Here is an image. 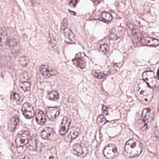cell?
I'll list each match as a JSON object with an SVG mask.
<instances>
[{"label": "cell", "mask_w": 159, "mask_h": 159, "mask_svg": "<svg viewBox=\"0 0 159 159\" xmlns=\"http://www.w3.org/2000/svg\"><path fill=\"white\" fill-rule=\"evenodd\" d=\"M48 98L50 100L56 101L59 98V94L56 91H53L48 94Z\"/></svg>", "instance_id": "24"}, {"label": "cell", "mask_w": 159, "mask_h": 159, "mask_svg": "<svg viewBox=\"0 0 159 159\" xmlns=\"http://www.w3.org/2000/svg\"><path fill=\"white\" fill-rule=\"evenodd\" d=\"M73 152L74 154L79 157H83L88 153V149L85 145L76 144L73 146Z\"/></svg>", "instance_id": "5"}, {"label": "cell", "mask_w": 159, "mask_h": 159, "mask_svg": "<svg viewBox=\"0 0 159 159\" xmlns=\"http://www.w3.org/2000/svg\"><path fill=\"white\" fill-rule=\"evenodd\" d=\"M93 76L95 78L98 79H102V78H105L106 76V75L103 73L97 72H94L93 74Z\"/></svg>", "instance_id": "30"}, {"label": "cell", "mask_w": 159, "mask_h": 159, "mask_svg": "<svg viewBox=\"0 0 159 159\" xmlns=\"http://www.w3.org/2000/svg\"><path fill=\"white\" fill-rule=\"evenodd\" d=\"M20 87L24 91H28L31 88V84L28 82H22L20 83Z\"/></svg>", "instance_id": "25"}, {"label": "cell", "mask_w": 159, "mask_h": 159, "mask_svg": "<svg viewBox=\"0 0 159 159\" xmlns=\"http://www.w3.org/2000/svg\"><path fill=\"white\" fill-rule=\"evenodd\" d=\"M19 122V118L18 117H13L10 119L8 123V128L10 131H14L16 129Z\"/></svg>", "instance_id": "19"}, {"label": "cell", "mask_w": 159, "mask_h": 159, "mask_svg": "<svg viewBox=\"0 0 159 159\" xmlns=\"http://www.w3.org/2000/svg\"><path fill=\"white\" fill-rule=\"evenodd\" d=\"M144 80L152 88L155 87L156 84V80L154 73L151 71H147L143 73Z\"/></svg>", "instance_id": "6"}, {"label": "cell", "mask_w": 159, "mask_h": 159, "mask_svg": "<svg viewBox=\"0 0 159 159\" xmlns=\"http://www.w3.org/2000/svg\"><path fill=\"white\" fill-rule=\"evenodd\" d=\"M48 41L52 49L53 50H57L58 49L57 41L53 34V32L50 29L48 35Z\"/></svg>", "instance_id": "15"}, {"label": "cell", "mask_w": 159, "mask_h": 159, "mask_svg": "<svg viewBox=\"0 0 159 159\" xmlns=\"http://www.w3.org/2000/svg\"><path fill=\"white\" fill-rule=\"evenodd\" d=\"M36 137L33 136L30 140H29V148L31 150L34 151L37 148V144H36Z\"/></svg>", "instance_id": "23"}, {"label": "cell", "mask_w": 159, "mask_h": 159, "mask_svg": "<svg viewBox=\"0 0 159 159\" xmlns=\"http://www.w3.org/2000/svg\"><path fill=\"white\" fill-rule=\"evenodd\" d=\"M73 64L77 67L81 69H84L86 67V60L83 56H76L73 60Z\"/></svg>", "instance_id": "17"}, {"label": "cell", "mask_w": 159, "mask_h": 159, "mask_svg": "<svg viewBox=\"0 0 159 159\" xmlns=\"http://www.w3.org/2000/svg\"><path fill=\"white\" fill-rule=\"evenodd\" d=\"M45 158L50 159H57V153H56V150L55 148L53 147L47 151Z\"/></svg>", "instance_id": "22"}, {"label": "cell", "mask_w": 159, "mask_h": 159, "mask_svg": "<svg viewBox=\"0 0 159 159\" xmlns=\"http://www.w3.org/2000/svg\"><path fill=\"white\" fill-rule=\"evenodd\" d=\"M4 35L3 31L0 29V46L3 45L4 40Z\"/></svg>", "instance_id": "34"}, {"label": "cell", "mask_w": 159, "mask_h": 159, "mask_svg": "<svg viewBox=\"0 0 159 159\" xmlns=\"http://www.w3.org/2000/svg\"><path fill=\"white\" fill-rule=\"evenodd\" d=\"M107 120L104 117L103 115H101L99 116L97 118V124L100 126H102L105 125L107 123Z\"/></svg>", "instance_id": "27"}, {"label": "cell", "mask_w": 159, "mask_h": 159, "mask_svg": "<svg viewBox=\"0 0 159 159\" xmlns=\"http://www.w3.org/2000/svg\"><path fill=\"white\" fill-rule=\"evenodd\" d=\"M59 113L60 110L57 107H49L46 110L47 116L51 120L54 119Z\"/></svg>", "instance_id": "16"}, {"label": "cell", "mask_w": 159, "mask_h": 159, "mask_svg": "<svg viewBox=\"0 0 159 159\" xmlns=\"http://www.w3.org/2000/svg\"><path fill=\"white\" fill-rule=\"evenodd\" d=\"M79 134V129L76 127H73L71 128L67 137V140L68 142H71L73 139L76 138Z\"/></svg>", "instance_id": "20"}, {"label": "cell", "mask_w": 159, "mask_h": 159, "mask_svg": "<svg viewBox=\"0 0 159 159\" xmlns=\"http://www.w3.org/2000/svg\"><path fill=\"white\" fill-rule=\"evenodd\" d=\"M22 114L27 118H31L35 115V111L33 107L28 103H25L21 108Z\"/></svg>", "instance_id": "9"}, {"label": "cell", "mask_w": 159, "mask_h": 159, "mask_svg": "<svg viewBox=\"0 0 159 159\" xmlns=\"http://www.w3.org/2000/svg\"><path fill=\"white\" fill-rule=\"evenodd\" d=\"M29 137L30 135L28 131H24L18 134L15 140L17 146L19 147L23 146L28 143Z\"/></svg>", "instance_id": "3"}, {"label": "cell", "mask_w": 159, "mask_h": 159, "mask_svg": "<svg viewBox=\"0 0 159 159\" xmlns=\"http://www.w3.org/2000/svg\"><path fill=\"white\" fill-rule=\"evenodd\" d=\"M11 99L12 100L14 99V100H17V101H19L20 99V97L18 94L16 92H14L11 95Z\"/></svg>", "instance_id": "33"}, {"label": "cell", "mask_w": 159, "mask_h": 159, "mask_svg": "<svg viewBox=\"0 0 159 159\" xmlns=\"http://www.w3.org/2000/svg\"><path fill=\"white\" fill-rule=\"evenodd\" d=\"M141 44L142 45L157 47L159 45V40L151 37H143L141 39Z\"/></svg>", "instance_id": "14"}, {"label": "cell", "mask_w": 159, "mask_h": 159, "mask_svg": "<svg viewBox=\"0 0 159 159\" xmlns=\"http://www.w3.org/2000/svg\"><path fill=\"white\" fill-rule=\"evenodd\" d=\"M61 32L64 34L66 41H68V43L71 44L76 43V36L70 29L67 28L61 31Z\"/></svg>", "instance_id": "11"}, {"label": "cell", "mask_w": 159, "mask_h": 159, "mask_svg": "<svg viewBox=\"0 0 159 159\" xmlns=\"http://www.w3.org/2000/svg\"><path fill=\"white\" fill-rule=\"evenodd\" d=\"M152 1H155V0H152Z\"/></svg>", "instance_id": "37"}, {"label": "cell", "mask_w": 159, "mask_h": 159, "mask_svg": "<svg viewBox=\"0 0 159 159\" xmlns=\"http://www.w3.org/2000/svg\"><path fill=\"white\" fill-rule=\"evenodd\" d=\"M132 37L134 39V41H138L139 40V30L136 28V26H130L129 27Z\"/></svg>", "instance_id": "21"}, {"label": "cell", "mask_w": 159, "mask_h": 159, "mask_svg": "<svg viewBox=\"0 0 159 159\" xmlns=\"http://www.w3.org/2000/svg\"><path fill=\"white\" fill-rule=\"evenodd\" d=\"M100 50L102 52L104 53H107V52H109V46L107 45H106V44L101 45L100 46Z\"/></svg>", "instance_id": "29"}, {"label": "cell", "mask_w": 159, "mask_h": 159, "mask_svg": "<svg viewBox=\"0 0 159 159\" xmlns=\"http://www.w3.org/2000/svg\"><path fill=\"white\" fill-rule=\"evenodd\" d=\"M69 12H70V14H73V15H76V13L75 12H74V11H72L70 10H69Z\"/></svg>", "instance_id": "36"}, {"label": "cell", "mask_w": 159, "mask_h": 159, "mask_svg": "<svg viewBox=\"0 0 159 159\" xmlns=\"http://www.w3.org/2000/svg\"><path fill=\"white\" fill-rule=\"evenodd\" d=\"M35 119L37 123L40 125H43L46 121V115L43 111L38 110L35 114Z\"/></svg>", "instance_id": "18"}, {"label": "cell", "mask_w": 159, "mask_h": 159, "mask_svg": "<svg viewBox=\"0 0 159 159\" xmlns=\"http://www.w3.org/2000/svg\"><path fill=\"white\" fill-rule=\"evenodd\" d=\"M40 71L42 75L45 78H49L51 76L55 75L57 72L54 69L49 65L44 64L40 67Z\"/></svg>", "instance_id": "7"}, {"label": "cell", "mask_w": 159, "mask_h": 159, "mask_svg": "<svg viewBox=\"0 0 159 159\" xmlns=\"http://www.w3.org/2000/svg\"><path fill=\"white\" fill-rule=\"evenodd\" d=\"M19 62L21 66H26L29 63V59L27 56H22L20 58Z\"/></svg>", "instance_id": "26"}, {"label": "cell", "mask_w": 159, "mask_h": 159, "mask_svg": "<svg viewBox=\"0 0 159 159\" xmlns=\"http://www.w3.org/2000/svg\"><path fill=\"white\" fill-rule=\"evenodd\" d=\"M103 153L105 157L107 159L115 158L118 154L117 146L112 144L109 145L104 149Z\"/></svg>", "instance_id": "4"}, {"label": "cell", "mask_w": 159, "mask_h": 159, "mask_svg": "<svg viewBox=\"0 0 159 159\" xmlns=\"http://www.w3.org/2000/svg\"><path fill=\"white\" fill-rule=\"evenodd\" d=\"M134 90L136 98L142 104H149L153 98L152 88L143 80H137L135 82Z\"/></svg>", "instance_id": "1"}, {"label": "cell", "mask_w": 159, "mask_h": 159, "mask_svg": "<svg viewBox=\"0 0 159 159\" xmlns=\"http://www.w3.org/2000/svg\"><path fill=\"white\" fill-rule=\"evenodd\" d=\"M142 151L141 144L137 140L131 139L126 143L124 154L126 158L139 156Z\"/></svg>", "instance_id": "2"}, {"label": "cell", "mask_w": 159, "mask_h": 159, "mask_svg": "<svg viewBox=\"0 0 159 159\" xmlns=\"http://www.w3.org/2000/svg\"><path fill=\"white\" fill-rule=\"evenodd\" d=\"M68 27V20L67 18H65L63 19L62 23H61V31H62Z\"/></svg>", "instance_id": "31"}, {"label": "cell", "mask_w": 159, "mask_h": 159, "mask_svg": "<svg viewBox=\"0 0 159 159\" xmlns=\"http://www.w3.org/2000/svg\"><path fill=\"white\" fill-rule=\"evenodd\" d=\"M153 115V113L151 109L148 108L144 110L142 114V120H141L142 122V123L143 125L144 126H146L149 122L152 120Z\"/></svg>", "instance_id": "8"}, {"label": "cell", "mask_w": 159, "mask_h": 159, "mask_svg": "<svg viewBox=\"0 0 159 159\" xmlns=\"http://www.w3.org/2000/svg\"><path fill=\"white\" fill-rule=\"evenodd\" d=\"M101 17L104 20L107 21H110L112 20L113 17L110 13L106 12H103L101 14Z\"/></svg>", "instance_id": "28"}, {"label": "cell", "mask_w": 159, "mask_h": 159, "mask_svg": "<svg viewBox=\"0 0 159 159\" xmlns=\"http://www.w3.org/2000/svg\"><path fill=\"white\" fill-rule=\"evenodd\" d=\"M67 1L70 6L75 7L79 2L80 0H67Z\"/></svg>", "instance_id": "32"}, {"label": "cell", "mask_w": 159, "mask_h": 159, "mask_svg": "<svg viewBox=\"0 0 159 159\" xmlns=\"http://www.w3.org/2000/svg\"><path fill=\"white\" fill-rule=\"evenodd\" d=\"M55 136V133L52 128L47 127L45 128L41 133V136L43 139L52 141Z\"/></svg>", "instance_id": "12"}, {"label": "cell", "mask_w": 159, "mask_h": 159, "mask_svg": "<svg viewBox=\"0 0 159 159\" xmlns=\"http://www.w3.org/2000/svg\"><path fill=\"white\" fill-rule=\"evenodd\" d=\"M102 110H103V113H104L105 114H108V108L107 107L103 106V107H102Z\"/></svg>", "instance_id": "35"}, {"label": "cell", "mask_w": 159, "mask_h": 159, "mask_svg": "<svg viewBox=\"0 0 159 159\" xmlns=\"http://www.w3.org/2000/svg\"><path fill=\"white\" fill-rule=\"evenodd\" d=\"M71 122V118H69L65 117L63 118L60 127L59 134L61 135H64L67 133L69 129Z\"/></svg>", "instance_id": "10"}, {"label": "cell", "mask_w": 159, "mask_h": 159, "mask_svg": "<svg viewBox=\"0 0 159 159\" xmlns=\"http://www.w3.org/2000/svg\"><path fill=\"white\" fill-rule=\"evenodd\" d=\"M123 33H124V29L122 27H118L115 28L111 31L109 37L111 40H116L121 37Z\"/></svg>", "instance_id": "13"}]
</instances>
